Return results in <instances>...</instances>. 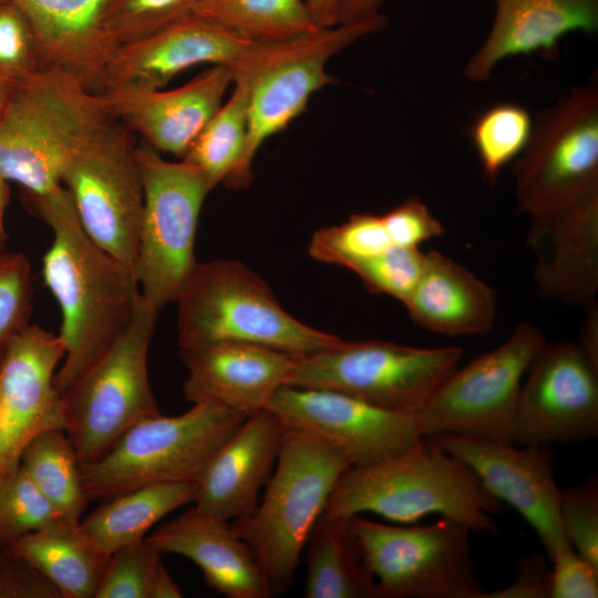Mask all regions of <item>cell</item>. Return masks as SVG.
Here are the masks:
<instances>
[{
    "label": "cell",
    "mask_w": 598,
    "mask_h": 598,
    "mask_svg": "<svg viewBox=\"0 0 598 598\" xmlns=\"http://www.w3.org/2000/svg\"><path fill=\"white\" fill-rule=\"evenodd\" d=\"M0 598L61 597L37 569L0 545Z\"/></svg>",
    "instance_id": "f6af8a7d"
},
{
    "label": "cell",
    "mask_w": 598,
    "mask_h": 598,
    "mask_svg": "<svg viewBox=\"0 0 598 598\" xmlns=\"http://www.w3.org/2000/svg\"><path fill=\"white\" fill-rule=\"evenodd\" d=\"M511 168L529 226L598 202L597 83L577 85L539 111Z\"/></svg>",
    "instance_id": "8992f818"
},
{
    "label": "cell",
    "mask_w": 598,
    "mask_h": 598,
    "mask_svg": "<svg viewBox=\"0 0 598 598\" xmlns=\"http://www.w3.org/2000/svg\"><path fill=\"white\" fill-rule=\"evenodd\" d=\"M192 14L256 42H280L316 31L305 0H199Z\"/></svg>",
    "instance_id": "1f68e13d"
},
{
    "label": "cell",
    "mask_w": 598,
    "mask_h": 598,
    "mask_svg": "<svg viewBox=\"0 0 598 598\" xmlns=\"http://www.w3.org/2000/svg\"><path fill=\"white\" fill-rule=\"evenodd\" d=\"M20 465L63 518L81 520L90 499L64 429L47 430L33 437L21 453Z\"/></svg>",
    "instance_id": "4dcf8cb0"
},
{
    "label": "cell",
    "mask_w": 598,
    "mask_h": 598,
    "mask_svg": "<svg viewBox=\"0 0 598 598\" xmlns=\"http://www.w3.org/2000/svg\"><path fill=\"white\" fill-rule=\"evenodd\" d=\"M381 598H484L470 529L447 517L431 525L381 524L349 517Z\"/></svg>",
    "instance_id": "7c38bea8"
},
{
    "label": "cell",
    "mask_w": 598,
    "mask_h": 598,
    "mask_svg": "<svg viewBox=\"0 0 598 598\" xmlns=\"http://www.w3.org/2000/svg\"><path fill=\"white\" fill-rule=\"evenodd\" d=\"M157 313L141 293L124 332L62 393L64 431L81 465L101 458L142 420L161 414L148 377Z\"/></svg>",
    "instance_id": "ba28073f"
},
{
    "label": "cell",
    "mask_w": 598,
    "mask_h": 598,
    "mask_svg": "<svg viewBox=\"0 0 598 598\" xmlns=\"http://www.w3.org/2000/svg\"><path fill=\"white\" fill-rule=\"evenodd\" d=\"M381 13L369 19L317 29L295 39L261 43L233 70L248 84L247 137L243 157L225 181L231 189L252 182V162L261 145L283 131L307 107L310 97L333 82L327 72L332 56L361 38L383 29Z\"/></svg>",
    "instance_id": "52a82bcc"
},
{
    "label": "cell",
    "mask_w": 598,
    "mask_h": 598,
    "mask_svg": "<svg viewBox=\"0 0 598 598\" xmlns=\"http://www.w3.org/2000/svg\"><path fill=\"white\" fill-rule=\"evenodd\" d=\"M585 323L579 341L580 348L596 363H598V303L597 301L585 308Z\"/></svg>",
    "instance_id": "c3c4849f"
},
{
    "label": "cell",
    "mask_w": 598,
    "mask_h": 598,
    "mask_svg": "<svg viewBox=\"0 0 598 598\" xmlns=\"http://www.w3.org/2000/svg\"><path fill=\"white\" fill-rule=\"evenodd\" d=\"M260 43L195 14H187L138 40L118 45L105 69L103 91L162 89L178 73L198 65L234 70Z\"/></svg>",
    "instance_id": "d6986e66"
},
{
    "label": "cell",
    "mask_w": 598,
    "mask_h": 598,
    "mask_svg": "<svg viewBox=\"0 0 598 598\" xmlns=\"http://www.w3.org/2000/svg\"><path fill=\"white\" fill-rule=\"evenodd\" d=\"M598 434V363L578 343L539 348L522 383L511 442L548 445Z\"/></svg>",
    "instance_id": "9a60e30c"
},
{
    "label": "cell",
    "mask_w": 598,
    "mask_h": 598,
    "mask_svg": "<svg viewBox=\"0 0 598 598\" xmlns=\"http://www.w3.org/2000/svg\"><path fill=\"white\" fill-rule=\"evenodd\" d=\"M196 496L195 482H171L142 486L116 495L81 520L82 526L107 555L143 540L163 517Z\"/></svg>",
    "instance_id": "f546056e"
},
{
    "label": "cell",
    "mask_w": 598,
    "mask_h": 598,
    "mask_svg": "<svg viewBox=\"0 0 598 598\" xmlns=\"http://www.w3.org/2000/svg\"><path fill=\"white\" fill-rule=\"evenodd\" d=\"M484 598H550V569L542 557L526 558L508 587L486 592Z\"/></svg>",
    "instance_id": "bcb514c9"
},
{
    "label": "cell",
    "mask_w": 598,
    "mask_h": 598,
    "mask_svg": "<svg viewBox=\"0 0 598 598\" xmlns=\"http://www.w3.org/2000/svg\"><path fill=\"white\" fill-rule=\"evenodd\" d=\"M33 29L11 0L0 2V76L17 83L41 69Z\"/></svg>",
    "instance_id": "b9f144b4"
},
{
    "label": "cell",
    "mask_w": 598,
    "mask_h": 598,
    "mask_svg": "<svg viewBox=\"0 0 598 598\" xmlns=\"http://www.w3.org/2000/svg\"><path fill=\"white\" fill-rule=\"evenodd\" d=\"M550 598H597L598 568L579 556L570 544L550 558Z\"/></svg>",
    "instance_id": "ee69618b"
},
{
    "label": "cell",
    "mask_w": 598,
    "mask_h": 598,
    "mask_svg": "<svg viewBox=\"0 0 598 598\" xmlns=\"http://www.w3.org/2000/svg\"><path fill=\"white\" fill-rule=\"evenodd\" d=\"M113 121L102 92L63 69L41 68L11 87L0 117V174L27 195H43Z\"/></svg>",
    "instance_id": "3957f363"
},
{
    "label": "cell",
    "mask_w": 598,
    "mask_h": 598,
    "mask_svg": "<svg viewBox=\"0 0 598 598\" xmlns=\"http://www.w3.org/2000/svg\"><path fill=\"white\" fill-rule=\"evenodd\" d=\"M233 81L230 68L213 65L173 90L116 87L102 94L115 121L158 153L183 158Z\"/></svg>",
    "instance_id": "ffe728a7"
},
{
    "label": "cell",
    "mask_w": 598,
    "mask_h": 598,
    "mask_svg": "<svg viewBox=\"0 0 598 598\" xmlns=\"http://www.w3.org/2000/svg\"><path fill=\"white\" fill-rule=\"evenodd\" d=\"M144 204L134 275L142 296L158 311L175 302L192 275L197 223L212 190L203 173L182 159L169 162L137 144Z\"/></svg>",
    "instance_id": "8fae6325"
},
{
    "label": "cell",
    "mask_w": 598,
    "mask_h": 598,
    "mask_svg": "<svg viewBox=\"0 0 598 598\" xmlns=\"http://www.w3.org/2000/svg\"><path fill=\"white\" fill-rule=\"evenodd\" d=\"M310 17L320 28H331L339 24L343 0H305Z\"/></svg>",
    "instance_id": "7dc6e473"
},
{
    "label": "cell",
    "mask_w": 598,
    "mask_h": 598,
    "mask_svg": "<svg viewBox=\"0 0 598 598\" xmlns=\"http://www.w3.org/2000/svg\"><path fill=\"white\" fill-rule=\"evenodd\" d=\"M12 85V83L0 76V117L4 111Z\"/></svg>",
    "instance_id": "f5cc1de1"
},
{
    "label": "cell",
    "mask_w": 598,
    "mask_h": 598,
    "mask_svg": "<svg viewBox=\"0 0 598 598\" xmlns=\"http://www.w3.org/2000/svg\"><path fill=\"white\" fill-rule=\"evenodd\" d=\"M136 147L134 134L113 121L61 177L85 233L133 272L144 204Z\"/></svg>",
    "instance_id": "5bb4252c"
},
{
    "label": "cell",
    "mask_w": 598,
    "mask_h": 598,
    "mask_svg": "<svg viewBox=\"0 0 598 598\" xmlns=\"http://www.w3.org/2000/svg\"><path fill=\"white\" fill-rule=\"evenodd\" d=\"M529 111L513 102H501L481 112L470 131L485 181L494 185L503 168L525 148L533 128Z\"/></svg>",
    "instance_id": "836d02e7"
},
{
    "label": "cell",
    "mask_w": 598,
    "mask_h": 598,
    "mask_svg": "<svg viewBox=\"0 0 598 598\" xmlns=\"http://www.w3.org/2000/svg\"><path fill=\"white\" fill-rule=\"evenodd\" d=\"M146 539L162 554L196 564L206 585L227 598L274 597L250 548L229 522L195 506L156 527Z\"/></svg>",
    "instance_id": "603a6c76"
},
{
    "label": "cell",
    "mask_w": 598,
    "mask_h": 598,
    "mask_svg": "<svg viewBox=\"0 0 598 598\" xmlns=\"http://www.w3.org/2000/svg\"><path fill=\"white\" fill-rule=\"evenodd\" d=\"M1 1H4V0H0V2H1Z\"/></svg>",
    "instance_id": "9f6ffc18"
},
{
    "label": "cell",
    "mask_w": 598,
    "mask_h": 598,
    "mask_svg": "<svg viewBox=\"0 0 598 598\" xmlns=\"http://www.w3.org/2000/svg\"><path fill=\"white\" fill-rule=\"evenodd\" d=\"M27 196L53 233L42 276L62 315L64 357L54 375L62 395L124 332L141 291L134 272L85 233L63 185Z\"/></svg>",
    "instance_id": "6da1fadb"
},
{
    "label": "cell",
    "mask_w": 598,
    "mask_h": 598,
    "mask_svg": "<svg viewBox=\"0 0 598 598\" xmlns=\"http://www.w3.org/2000/svg\"><path fill=\"white\" fill-rule=\"evenodd\" d=\"M349 466L321 439L286 429L262 501L250 515L229 522L250 546L274 596L291 588L309 534Z\"/></svg>",
    "instance_id": "277c9868"
},
{
    "label": "cell",
    "mask_w": 598,
    "mask_h": 598,
    "mask_svg": "<svg viewBox=\"0 0 598 598\" xmlns=\"http://www.w3.org/2000/svg\"><path fill=\"white\" fill-rule=\"evenodd\" d=\"M229 99L202 128L182 158L196 166L212 190L237 168L247 137L248 84L234 75Z\"/></svg>",
    "instance_id": "d6a6232c"
},
{
    "label": "cell",
    "mask_w": 598,
    "mask_h": 598,
    "mask_svg": "<svg viewBox=\"0 0 598 598\" xmlns=\"http://www.w3.org/2000/svg\"><path fill=\"white\" fill-rule=\"evenodd\" d=\"M266 409L286 429L310 433L338 450L350 466L394 457L422 436L414 416L386 411L333 390L285 384Z\"/></svg>",
    "instance_id": "2e32d148"
},
{
    "label": "cell",
    "mask_w": 598,
    "mask_h": 598,
    "mask_svg": "<svg viewBox=\"0 0 598 598\" xmlns=\"http://www.w3.org/2000/svg\"><path fill=\"white\" fill-rule=\"evenodd\" d=\"M544 342L537 327L522 322L497 348L457 367L414 416L420 434L511 442L523 378Z\"/></svg>",
    "instance_id": "4fadbf2b"
},
{
    "label": "cell",
    "mask_w": 598,
    "mask_h": 598,
    "mask_svg": "<svg viewBox=\"0 0 598 598\" xmlns=\"http://www.w3.org/2000/svg\"><path fill=\"white\" fill-rule=\"evenodd\" d=\"M7 237L0 235V251L6 249Z\"/></svg>",
    "instance_id": "db71d44e"
},
{
    "label": "cell",
    "mask_w": 598,
    "mask_h": 598,
    "mask_svg": "<svg viewBox=\"0 0 598 598\" xmlns=\"http://www.w3.org/2000/svg\"><path fill=\"white\" fill-rule=\"evenodd\" d=\"M64 347L58 334L27 324L4 346L0 363V478L19 465L27 444L41 432L64 429L54 386Z\"/></svg>",
    "instance_id": "ac0fdd59"
},
{
    "label": "cell",
    "mask_w": 598,
    "mask_h": 598,
    "mask_svg": "<svg viewBox=\"0 0 598 598\" xmlns=\"http://www.w3.org/2000/svg\"><path fill=\"white\" fill-rule=\"evenodd\" d=\"M391 246L382 216L360 213L351 215L340 225L316 230L309 244V254L319 261L350 269Z\"/></svg>",
    "instance_id": "e575fe53"
},
{
    "label": "cell",
    "mask_w": 598,
    "mask_h": 598,
    "mask_svg": "<svg viewBox=\"0 0 598 598\" xmlns=\"http://www.w3.org/2000/svg\"><path fill=\"white\" fill-rule=\"evenodd\" d=\"M462 355L457 347L341 339L328 349L297 357L286 385L333 390L415 416L460 365Z\"/></svg>",
    "instance_id": "30bf717a"
},
{
    "label": "cell",
    "mask_w": 598,
    "mask_h": 598,
    "mask_svg": "<svg viewBox=\"0 0 598 598\" xmlns=\"http://www.w3.org/2000/svg\"><path fill=\"white\" fill-rule=\"evenodd\" d=\"M28 18L42 68L79 76L103 91L106 65L115 50L103 29L112 0H11Z\"/></svg>",
    "instance_id": "d4e9b609"
},
{
    "label": "cell",
    "mask_w": 598,
    "mask_h": 598,
    "mask_svg": "<svg viewBox=\"0 0 598 598\" xmlns=\"http://www.w3.org/2000/svg\"><path fill=\"white\" fill-rule=\"evenodd\" d=\"M501 502L475 474L431 436L405 452L365 466H349L337 481L322 516L373 513L398 524L440 514L471 532L496 533Z\"/></svg>",
    "instance_id": "7a4b0ae2"
},
{
    "label": "cell",
    "mask_w": 598,
    "mask_h": 598,
    "mask_svg": "<svg viewBox=\"0 0 598 598\" xmlns=\"http://www.w3.org/2000/svg\"><path fill=\"white\" fill-rule=\"evenodd\" d=\"M385 0H343L339 24L355 22L380 14Z\"/></svg>",
    "instance_id": "681fc988"
},
{
    "label": "cell",
    "mask_w": 598,
    "mask_h": 598,
    "mask_svg": "<svg viewBox=\"0 0 598 598\" xmlns=\"http://www.w3.org/2000/svg\"><path fill=\"white\" fill-rule=\"evenodd\" d=\"M161 555L146 538L118 548L110 556L95 598H147Z\"/></svg>",
    "instance_id": "f35d334b"
},
{
    "label": "cell",
    "mask_w": 598,
    "mask_h": 598,
    "mask_svg": "<svg viewBox=\"0 0 598 598\" xmlns=\"http://www.w3.org/2000/svg\"><path fill=\"white\" fill-rule=\"evenodd\" d=\"M246 416L195 403L179 415L142 420L101 458L81 465L89 499L105 501L152 484L194 482Z\"/></svg>",
    "instance_id": "9c48e42d"
},
{
    "label": "cell",
    "mask_w": 598,
    "mask_h": 598,
    "mask_svg": "<svg viewBox=\"0 0 598 598\" xmlns=\"http://www.w3.org/2000/svg\"><path fill=\"white\" fill-rule=\"evenodd\" d=\"M464 463L484 488L514 507L538 535L549 559L567 540L559 512L560 489L547 445H517L451 433L431 436Z\"/></svg>",
    "instance_id": "e0dca14e"
},
{
    "label": "cell",
    "mask_w": 598,
    "mask_h": 598,
    "mask_svg": "<svg viewBox=\"0 0 598 598\" xmlns=\"http://www.w3.org/2000/svg\"><path fill=\"white\" fill-rule=\"evenodd\" d=\"M528 243L543 296L582 308L597 301L598 202L529 226Z\"/></svg>",
    "instance_id": "484cf974"
},
{
    "label": "cell",
    "mask_w": 598,
    "mask_h": 598,
    "mask_svg": "<svg viewBox=\"0 0 598 598\" xmlns=\"http://www.w3.org/2000/svg\"><path fill=\"white\" fill-rule=\"evenodd\" d=\"M403 305L416 326L448 337L486 334L497 316L494 290L436 250L426 252L421 278Z\"/></svg>",
    "instance_id": "4316f807"
},
{
    "label": "cell",
    "mask_w": 598,
    "mask_h": 598,
    "mask_svg": "<svg viewBox=\"0 0 598 598\" xmlns=\"http://www.w3.org/2000/svg\"><path fill=\"white\" fill-rule=\"evenodd\" d=\"M10 188L8 181L0 174V235L8 238L4 227V215L9 204Z\"/></svg>",
    "instance_id": "816d5d0a"
},
{
    "label": "cell",
    "mask_w": 598,
    "mask_h": 598,
    "mask_svg": "<svg viewBox=\"0 0 598 598\" xmlns=\"http://www.w3.org/2000/svg\"><path fill=\"white\" fill-rule=\"evenodd\" d=\"M177 303L178 344L235 341L303 357L341 338L289 315L269 286L241 262H197Z\"/></svg>",
    "instance_id": "5b68a950"
},
{
    "label": "cell",
    "mask_w": 598,
    "mask_h": 598,
    "mask_svg": "<svg viewBox=\"0 0 598 598\" xmlns=\"http://www.w3.org/2000/svg\"><path fill=\"white\" fill-rule=\"evenodd\" d=\"M183 597L179 586L166 570L161 561L156 567L147 592V598H181Z\"/></svg>",
    "instance_id": "f907efd6"
},
{
    "label": "cell",
    "mask_w": 598,
    "mask_h": 598,
    "mask_svg": "<svg viewBox=\"0 0 598 598\" xmlns=\"http://www.w3.org/2000/svg\"><path fill=\"white\" fill-rule=\"evenodd\" d=\"M198 1L112 0L103 18V29L116 49L190 14Z\"/></svg>",
    "instance_id": "8d00e7d4"
},
{
    "label": "cell",
    "mask_w": 598,
    "mask_h": 598,
    "mask_svg": "<svg viewBox=\"0 0 598 598\" xmlns=\"http://www.w3.org/2000/svg\"><path fill=\"white\" fill-rule=\"evenodd\" d=\"M63 518L20 465L0 478V545Z\"/></svg>",
    "instance_id": "d590c367"
},
{
    "label": "cell",
    "mask_w": 598,
    "mask_h": 598,
    "mask_svg": "<svg viewBox=\"0 0 598 598\" xmlns=\"http://www.w3.org/2000/svg\"><path fill=\"white\" fill-rule=\"evenodd\" d=\"M559 512L565 536L575 551L598 568V478L590 475L560 489Z\"/></svg>",
    "instance_id": "ab89813d"
},
{
    "label": "cell",
    "mask_w": 598,
    "mask_h": 598,
    "mask_svg": "<svg viewBox=\"0 0 598 598\" xmlns=\"http://www.w3.org/2000/svg\"><path fill=\"white\" fill-rule=\"evenodd\" d=\"M188 370L184 399L212 403L248 415L266 408L288 381L296 355L267 347L215 341L179 346Z\"/></svg>",
    "instance_id": "44dd1931"
},
{
    "label": "cell",
    "mask_w": 598,
    "mask_h": 598,
    "mask_svg": "<svg viewBox=\"0 0 598 598\" xmlns=\"http://www.w3.org/2000/svg\"><path fill=\"white\" fill-rule=\"evenodd\" d=\"M382 220L393 246L419 248L443 235V225L420 198H409L386 213Z\"/></svg>",
    "instance_id": "7bdbcfd3"
},
{
    "label": "cell",
    "mask_w": 598,
    "mask_h": 598,
    "mask_svg": "<svg viewBox=\"0 0 598 598\" xmlns=\"http://www.w3.org/2000/svg\"><path fill=\"white\" fill-rule=\"evenodd\" d=\"M426 252L419 248L391 246L389 249L357 262L353 271L372 292L393 297L404 303L421 278Z\"/></svg>",
    "instance_id": "74e56055"
},
{
    "label": "cell",
    "mask_w": 598,
    "mask_h": 598,
    "mask_svg": "<svg viewBox=\"0 0 598 598\" xmlns=\"http://www.w3.org/2000/svg\"><path fill=\"white\" fill-rule=\"evenodd\" d=\"M48 579L61 598H95L110 555L81 520L56 519L6 546Z\"/></svg>",
    "instance_id": "83f0119b"
},
{
    "label": "cell",
    "mask_w": 598,
    "mask_h": 598,
    "mask_svg": "<svg viewBox=\"0 0 598 598\" xmlns=\"http://www.w3.org/2000/svg\"><path fill=\"white\" fill-rule=\"evenodd\" d=\"M285 430L266 408L248 414L194 481V506L227 522L250 515L272 475Z\"/></svg>",
    "instance_id": "7402d4cb"
},
{
    "label": "cell",
    "mask_w": 598,
    "mask_h": 598,
    "mask_svg": "<svg viewBox=\"0 0 598 598\" xmlns=\"http://www.w3.org/2000/svg\"><path fill=\"white\" fill-rule=\"evenodd\" d=\"M306 598H381L349 517L320 516L306 543Z\"/></svg>",
    "instance_id": "f1b7e54d"
},
{
    "label": "cell",
    "mask_w": 598,
    "mask_h": 598,
    "mask_svg": "<svg viewBox=\"0 0 598 598\" xmlns=\"http://www.w3.org/2000/svg\"><path fill=\"white\" fill-rule=\"evenodd\" d=\"M31 264L20 251H0V342L29 324L33 288Z\"/></svg>",
    "instance_id": "60d3db41"
},
{
    "label": "cell",
    "mask_w": 598,
    "mask_h": 598,
    "mask_svg": "<svg viewBox=\"0 0 598 598\" xmlns=\"http://www.w3.org/2000/svg\"><path fill=\"white\" fill-rule=\"evenodd\" d=\"M4 346H6V342H0V363H1L2 354H3Z\"/></svg>",
    "instance_id": "11a10c76"
},
{
    "label": "cell",
    "mask_w": 598,
    "mask_h": 598,
    "mask_svg": "<svg viewBox=\"0 0 598 598\" xmlns=\"http://www.w3.org/2000/svg\"><path fill=\"white\" fill-rule=\"evenodd\" d=\"M492 27L464 66L474 83L488 80L503 60L520 54L556 51L570 32L598 31V0H493Z\"/></svg>",
    "instance_id": "cb8c5ba5"
}]
</instances>
